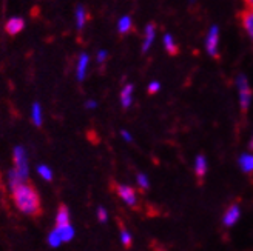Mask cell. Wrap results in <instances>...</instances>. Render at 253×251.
<instances>
[{
	"instance_id": "5b68a950",
	"label": "cell",
	"mask_w": 253,
	"mask_h": 251,
	"mask_svg": "<svg viewBox=\"0 0 253 251\" xmlns=\"http://www.w3.org/2000/svg\"><path fill=\"white\" fill-rule=\"evenodd\" d=\"M90 56H88L86 53H81L78 56V59H76V67H74V72H76V79H78L79 82H84L86 74H88V70H90Z\"/></svg>"
},
{
	"instance_id": "9c48e42d",
	"label": "cell",
	"mask_w": 253,
	"mask_h": 251,
	"mask_svg": "<svg viewBox=\"0 0 253 251\" xmlns=\"http://www.w3.org/2000/svg\"><path fill=\"white\" fill-rule=\"evenodd\" d=\"M88 19H90V16H88V11L84 5H78L76 6V11H74V22H76V28H78L79 31H82L85 28V25L88 22Z\"/></svg>"
},
{
	"instance_id": "cb8c5ba5",
	"label": "cell",
	"mask_w": 253,
	"mask_h": 251,
	"mask_svg": "<svg viewBox=\"0 0 253 251\" xmlns=\"http://www.w3.org/2000/svg\"><path fill=\"white\" fill-rule=\"evenodd\" d=\"M136 182H137V186L141 188V190H148V186H150V180L144 174V173H139L136 176Z\"/></svg>"
},
{
	"instance_id": "ac0fdd59",
	"label": "cell",
	"mask_w": 253,
	"mask_h": 251,
	"mask_svg": "<svg viewBox=\"0 0 253 251\" xmlns=\"http://www.w3.org/2000/svg\"><path fill=\"white\" fill-rule=\"evenodd\" d=\"M70 210L65 205H60L57 208L56 213V225H62V223H68L70 222Z\"/></svg>"
},
{
	"instance_id": "9a60e30c",
	"label": "cell",
	"mask_w": 253,
	"mask_h": 251,
	"mask_svg": "<svg viewBox=\"0 0 253 251\" xmlns=\"http://www.w3.org/2000/svg\"><path fill=\"white\" fill-rule=\"evenodd\" d=\"M22 182H25V179L22 178V176L14 170V168H11L6 174V185L9 188V191L12 190V188H16L17 185H20Z\"/></svg>"
},
{
	"instance_id": "8fae6325",
	"label": "cell",
	"mask_w": 253,
	"mask_h": 251,
	"mask_svg": "<svg viewBox=\"0 0 253 251\" xmlns=\"http://www.w3.org/2000/svg\"><path fill=\"white\" fill-rule=\"evenodd\" d=\"M241 22H243V27L246 30V33L249 34V37L253 40V8H246L241 12Z\"/></svg>"
},
{
	"instance_id": "f1b7e54d",
	"label": "cell",
	"mask_w": 253,
	"mask_h": 251,
	"mask_svg": "<svg viewBox=\"0 0 253 251\" xmlns=\"http://www.w3.org/2000/svg\"><path fill=\"white\" fill-rule=\"evenodd\" d=\"M121 136H122V139H124L125 142H133V137H131V134H130L128 131L122 130V131H121Z\"/></svg>"
},
{
	"instance_id": "5bb4252c",
	"label": "cell",
	"mask_w": 253,
	"mask_h": 251,
	"mask_svg": "<svg viewBox=\"0 0 253 251\" xmlns=\"http://www.w3.org/2000/svg\"><path fill=\"white\" fill-rule=\"evenodd\" d=\"M31 122L36 125V127H41V125L43 123V108L39 102H34L31 105Z\"/></svg>"
},
{
	"instance_id": "d6986e66",
	"label": "cell",
	"mask_w": 253,
	"mask_h": 251,
	"mask_svg": "<svg viewBox=\"0 0 253 251\" xmlns=\"http://www.w3.org/2000/svg\"><path fill=\"white\" fill-rule=\"evenodd\" d=\"M195 171L198 178H204L207 173V159L204 156H198L195 160Z\"/></svg>"
},
{
	"instance_id": "8992f818",
	"label": "cell",
	"mask_w": 253,
	"mask_h": 251,
	"mask_svg": "<svg viewBox=\"0 0 253 251\" xmlns=\"http://www.w3.org/2000/svg\"><path fill=\"white\" fill-rule=\"evenodd\" d=\"M218 43H219V30H218V27H211L207 34V39H206L207 53L211 57H218Z\"/></svg>"
},
{
	"instance_id": "1f68e13d",
	"label": "cell",
	"mask_w": 253,
	"mask_h": 251,
	"mask_svg": "<svg viewBox=\"0 0 253 251\" xmlns=\"http://www.w3.org/2000/svg\"><path fill=\"white\" fill-rule=\"evenodd\" d=\"M192 2H193V0H192Z\"/></svg>"
},
{
	"instance_id": "52a82bcc",
	"label": "cell",
	"mask_w": 253,
	"mask_h": 251,
	"mask_svg": "<svg viewBox=\"0 0 253 251\" xmlns=\"http://www.w3.org/2000/svg\"><path fill=\"white\" fill-rule=\"evenodd\" d=\"M25 28V20L19 16H14V17H9L5 23V31L9 34V36H17L19 33H22Z\"/></svg>"
},
{
	"instance_id": "44dd1931",
	"label": "cell",
	"mask_w": 253,
	"mask_h": 251,
	"mask_svg": "<svg viewBox=\"0 0 253 251\" xmlns=\"http://www.w3.org/2000/svg\"><path fill=\"white\" fill-rule=\"evenodd\" d=\"M164 46H166L167 53L171 54V56H174L176 53H178V45L174 43V39H173V37H171L170 34H166V36H164Z\"/></svg>"
},
{
	"instance_id": "ffe728a7",
	"label": "cell",
	"mask_w": 253,
	"mask_h": 251,
	"mask_svg": "<svg viewBox=\"0 0 253 251\" xmlns=\"http://www.w3.org/2000/svg\"><path fill=\"white\" fill-rule=\"evenodd\" d=\"M239 167L244 173H252L253 171V156L252 154H243L239 157Z\"/></svg>"
},
{
	"instance_id": "4316f807",
	"label": "cell",
	"mask_w": 253,
	"mask_h": 251,
	"mask_svg": "<svg viewBox=\"0 0 253 251\" xmlns=\"http://www.w3.org/2000/svg\"><path fill=\"white\" fill-rule=\"evenodd\" d=\"M159 90H161V83L158 80H153V82L148 83V93L150 94H156Z\"/></svg>"
},
{
	"instance_id": "f546056e",
	"label": "cell",
	"mask_w": 253,
	"mask_h": 251,
	"mask_svg": "<svg viewBox=\"0 0 253 251\" xmlns=\"http://www.w3.org/2000/svg\"><path fill=\"white\" fill-rule=\"evenodd\" d=\"M244 2L249 8H253V0H244Z\"/></svg>"
},
{
	"instance_id": "7402d4cb",
	"label": "cell",
	"mask_w": 253,
	"mask_h": 251,
	"mask_svg": "<svg viewBox=\"0 0 253 251\" xmlns=\"http://www.w3.org/2000/svg\"><path fill=\"white\" fill-rule=\"evenodd\" d=\"M46 242H48V245L51 247V248H59V247L63 244L56 228L49 231V234H48V237H46Z\"/></svg>"
},
{
	"instance_id": "277c9868",
	"label": "cell",
	"mask_w": 253,
	"mask_h": 251,
	"mask_svg": "<svg viewBox=\"0 0 253 251\" xmlns=\"http://www.w3.org/2000/svg\"><path fill=\"white\" fill-rule=\"evenodd\" d=\"M116 194L125 205H128L131 208L137 205V194L134 191V188L128 185H116Z\"/></svg>"
},
{
	"instance_id": "4dcf8cb0",
	"label": "cell",
	"mask_w": 253,
	"mask_h": 251,
	"mask_svg": "<svg viewBox=\"0 0 253 251\" xmlns=\"http://www.w3.org/2000/svg\"><path fill=\"white\" fill-rule=\"evenodd\" d=\"M249 148H250V149H253V139H252V142H250V145H249Z\"/></svg>"
},
{
	"instance_id": "484cf974",
	"label": "cell",
	"mask_w": 253,
	"mask_h": 251,
	"mask_svg": "<svg viewBox=\"0 0 253 251\" xmlns=\"http://www.w3.org/2000/svg\"><path fill=\"white\" fill-rule=\"evenodd\" d=\"M107 59H108V51H105V49H100V51H97V54H96V62H97L99 65L105 64Z\"/></svg>"
},
{
	"instance_id": "30bf717a",
	"label": "cell",
	"mask_w": 253,
	"mask_h": 251,
	"mask_svg": "<svg viewBox=\"0 0 253 251\" xmlns=\"http://www.w3.org/2000/svg\"><path fill=\"white\" fill-rule=\"evenodd\" d=\"M156 39V28L153 23H148L145 27V31H144V42H142V53H147L148 49L151 48Z\"/></svg>"
},
{
	"instance_id": "4fadbf2b",
	"label": "cell",
	"mask_w": 253,
	"mask_h": 251,
	"mask_svg": "<svg viewBox=\"0 0 253 251\" xmlns=\"http://www.w3.org/2000/svg\"><path fill=\"white\" fill-rule=\"evenodd\" d=\"M239 219V207L238 205H232L227 208L225 215L222 217V222L225 227H232V225H235Z\"/></svg>"
},
{
	"instance_id": "6da1fadb",
	"label": "cell",
	"mask_w": 253,
	"mask_h": 251,
	"mask_svg": "<svg viewBox=\"0 0 253 251\" xmlns=\"http://www.w3.org/2000/svg\"><path fill=\"white\" fill-rule=\"evenodd\" d=\"M11 199L14 207L27 216H37L41 213V197L36 188L27 180L11 190Z\"/></svg>"
},
{
	"instance_id": "83f0119b",
	"label": "cell",
	"mask_w": 253,
	"mask_h": 251,
	"mask_svg": "<svg viewBox=\"0 0 253 251\" xmlns=\"http://www.w3.org/2000/svg\"><path fill=\"white\" fill-rule=\"evenodd\" d=\"M85 108L86 109H96L97 108V102H96V100H93V99L86 100V102H85Z\"/></svg>"
},
{
	"instance_id": "3957f363",
	"label": "cell",
	"mask_w": 253,
	"mask_h": 251,
	"mask_svg": "<svg viewBox=\"0 0 253 251\" xmlns=\"http://www.w3.org/2000/svg\"><path fill=\"white\" fill-rule=\"evenodd\" d=\"M236 86H238V91H239V104H241V109L246 112L250 107L252 102V90H250V85L247 82L246 76H238L236 79Z\"/></svg>"
},
{
	"instance_id": "e0dca14e",
	"label": "cell",
	"mask_w": 253,
	"mask_h": 251,
	"mask_svg": "<svg viewBox=\"0 0 253 251\" xmlns=\"http://www.w3.org/2000/svg\"><path fill=\"white\" fill-rule=\"evenodd\" d=\"M36 171H37V174H39V178H41V179H43L45 182H51V180H53V178H54L51 167H48V165H45V164L37 165Z\"/></svg>"
},
{
	"instance_id": "2e32d148",
	"label": "cell",
	"mask_w": 253,
	"mask_h": 251,
	"mask_svg": "<svg viewBox=\"0 0 253 251\" xmlns=\"http://www.w3.org/2000/svg\"><path fill=\"white\" fill-rule=\"evenodd\" d=\"M131 30H133V20H131V17L130 16H122L118 20V33L125 36V34H128Z\"/></svg>"
},
{
	"instance_id": "603a6c76",
	"label": "cell",
	"mask_w": 253,
	"mask_h": 251,
	"mask_svg": "<svg viewBox=\"0 0 253 251\" xmlns=\"http://www.w3.org/2000/svg\"><path fill=\"white\" fill-rule=\"evenodd\" d=\"M121 244H122L125 248L131 247V244H133L131 233H130L128 230H126V228H124V227H121Z\"/></svg>"
},
{
	"instance_id": "7c38bea8",
	"label": "cell",
	"mask_w": 253,
	"mask_h": 251,
	"mask_svg": "<svg viewBox=\"0 0 253 251\" xmlns=\"http://www.w3.org/2000/svg\"><path fill=\"white\" fill-rule=\"evenodd\" d=\"M133 93H134V86L131 83H126L122 91H121V105L126 109L133 105Z\"/></svg>"
},
{
	"instance_id": "d4e9b609",
	"label": "cell",
	"mask_w": 253,
	"mask_h": 251,
	"mask_svg": "<svg viewBox=\"0 0 253 251\" xmlns=\"http://www.w3.org/2000/svg\"><path fill=\"white\" fill-rule=\"evenodd\" d=\"M96 217L100 223H107L108 222V211L104 207H99L96 211Z\"/></svg>"
},
{
	"instance_id": "ba28073f",
	"label": "cell",
	"mask_w": 253,
	"mask_h": 251,
	"mask_svg": "<svg viewBox=\"0 0 253 251\" xmlns=\"http://www.w3.org/2000/svg\"><path fill=\"white\" fill-rule=\"evenodd\" d=\"M56 230H57L63 244L71 242L74 239V236H76V230H74V227L70 222L68 223H62V225H56Z\"/></svg>"
},
{
	"instance_id": "7a4b0ae2",
	"label": "cell",
	"mask_w": 253,
	"mask_h": 251,
	"mask_svg": "<svg viewBox=\"0 0 253 251\" xmlns=\"http://www.w3.org/2000/svg\"><path fill=\"white\" fill-rule=\"evenodd\" d=\"M12 162H14V168L25 180H28L30 176V162H28V153L23 146H16L12 149Z\"/></svg>"
}]
</instances>
